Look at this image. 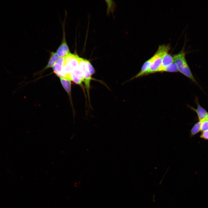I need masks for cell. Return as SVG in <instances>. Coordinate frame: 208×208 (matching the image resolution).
<instances>
[{
    "label": "cell",
    "instance_id": "9",
    "mask_svg": "<svg viewBox=\"0 0 208 208\" xmlns=\"http://www.w3.org/2000/svg\"><path fill=\"white\" fill-rule=\"evenodd\" d=\"M60 58L56 52H52L51 53L50 57L48 63L44 68L47 69L53 67Z\"/></svg>",
    "mask_w": 208,
    "mask_h": 208
},
{
    "label": "cell",
    "instance_id": "14",
    "mask_svg": "<svg viewBox=\"0 0 208 208\" xmlns=\"http://www.w3.org/2000/svg\"><path fill=\"white\" fill-rule=\"evenodd\" d=\"M86 65L90 75L92 76L95 73V70L90 62L88 60L85 59Z\"/></svg>",
    "mask_w": 208,
    "mask_h": 208
},
{
    "label": "cell",
    "instance_id": "7",
    "mask_svg": "<svg viewBox=\"0 0 208 208\" xmlns=\"http://www.w3.org/2000/svg\"><path fill=\"white\" fill-rule=\"evenodd\" d=\"M64 57H60L53 67L54 73L60 77H66V75L62 71Z\"/></svg>",
    "mask_w": 208,
    "mask_h": 208
},
{
    "label": "cell",
    "instance_id": "8",
    "mask_svg": "<svg viewBox=\"0 0 208 208\" xmlns=\"http://www.w3.org/2000/svg\"><path fill=\"white\" fill-rule=\"evenodd\" d=\"M174 62L173 57L168 53V52H166L163 57L161 65L157 72H162L165 68Z\"/></svg>",
    "mask_w": 208,
    "mask_h": 208
},
{
    "label": "cell",
    "instance_id": "2",
    "mask_svg": "<svg viewBox=\"0 0 208 208\" xmlns=\"http://www.w3.org/2000/svg\"><path fill=\"white\" fill-rule=\"evenodd\" d=\"M170 49L168 45H163L159 46L156 52L157 53V57L152 64L149 69L143 73L142 76L157 72L161 65L164 55Z\"/></svg>",
    "mask_w": 208,
    "mask_h": 208
},
{
    "label": "cell",
    "instance_id": "17",
    "mask_svg": "<svg viewBox=\"0 0 208 208\" xmlns=\"http://www.w3.org/2000/svg\"><path fill=\"white\" fill-rule=\"evenodd\" d=\"M206 119H207L208 120V115H207V118H206Z\"/></svg>",
    "mask_w": 208,
    "mask_h": 208
},
{
    "label": "cell",
    "instance_id": "16",
    "mask_svg": "<svg viewBox=\"0 0 208 208\" xmlns=\"http://www.w3.org/2000/svg\"><path fill=\"white\" fill-rule=\"evenodd\" d=\"M201 138L208 140V130L203 131L200 136Z\"/></svg>",
    "mask_w": 208,
    "mask_h": 208
},
{
    "label": "cell",
    "instance_id": "15",
    "mask_svg": "<svg viewBox=\"0 0 208 208\" xmlns=\"http://www.w3.org/2000/svg\"><path fill=\"white\" fill-rule=\"evenodd\" d=\"M200 129V131L203 132L208 130V120L206 119L201 122Z\"/></svg>",
    "mask_w": 208,
    "mask_h": 208
},
{
    "label": "cell",
    "instance_id": "4",
    "mask_svg": "<svg viewBox=\"0 0 208 208\" xmlns=\"http://www.w3.org/2000/svg\"><path fill=\"white\" fill-rule=\"evenodd\" d=\"M62 42L56 50V53L60 58L64 57L70 53V51L65 38V33L63 30Z\"/></svg>",
    "mask_w": 208,
    "mask_h": 208
},
{
    "label": "cell",
    "instance_id": "12",
    "mask_svg": "<svg viewBox=\"0 0 208 208\" xmlns=\"http://www.w3.org/2000/svg\"><path fill=\"white\" fill-rule=\"evenodd\" d=\"M201 122L199 121L196 123L190 131V136L192 137L200 131V126Z\"/></svg>",
    "mask_w": 208,
    "mask_h": 208
},
{
    "label": "cell",
    "instance_id": "5",
    "mask_svg": "<svg viewBox=\"0 0 208 208\" xmlns=\"http://www.w3.org/2000/svg\"><path fill=\"white\" fill-rule=\"evenodd\" d=\"M195 100L197 105L196 108H195L190 106H189V107L196 113L199 121L201 122L206 119L208 112L206 109L200 105L198 99L196 98Z\"/></svg>",
    "mask_w": 208,
    "mask_h": 208
},
{
    "label": "cell",
    "instance_id": "10",
    "mask_svg": "<svg viewBox=\"0 0 208 208\" xmlns=\"http://www.w3.org/2000/svg\"><path fill=\"white\" fill-rule=\"evenodd\" d=\"M60 80L64 88L69 94L71 92V80L66 77H60Z\"/></svg>",
    "mask_w": 208,
    "mask_h": 208
},
{
    "label": "cell",
    "instance_id": "13",
    "mask_svg": "<svg viewBox=\"0 0 208 208\" xmlns=\"http://www.w3.org/2000/svg\"><path fill=\"white\" fill-rule=\"evenodd\" d=\"M178 71L177 66L174 62L165 68L162 72H177Z\"/></svg>",
    "mask_w": 208,
    "mask_h": 208
},
{
    "label": "cell",
    "instance_id": "3",
    "mask_svg": "<svg viewBox=\"0 0 208 208\" xmlns=\"http://www.w3.org/2000/svg\"><path fill=\"white\" fill-rule=\"evenodd\" d=\"M79 65L82 70L84 78V82L89 100H90L89 90L92 76L88 71L85 62V59L79 58Z\"/></svg>",
    "mask_w": 208,
    "mask_h": 208
},
{
    "label": "cell",
    "instance_id": "11",
    "mask_svg": "<svg viewBox=\"0 0 208 208\" xmlns=\"http://www.w3.org/2000/svg\"><path fill=\"white\" fill-rule=\"evenodd\" d=\"M72 73L75 77L82 82L84 81V78L83 73L79 65L74 69Z\"/></svg>",
    "mask_w": 208,
    "mask_h": 208
},
{
    "label": "cell",
    "instance_id": "1",
    "mask_svg": "<svg viewBox=\"0 0 208 208\" xmlns=\"http://www.w3.org/2000/svg\"><path fill=\"white\" fill-rule=\"evenodd\" d=\"M184 49L183 48L179 53L173 56L174 62L177 65L179 72L193 82L198 84L194 77L186 60L185 53Z\"/></svg>",
    "mask_w": 208,
    "mask_h": 208
},
{
    "label": "cell",
    "instance_id": "6",
    "mask_svg": "<svg viewBox=\"0 0 208 208\" xmlns=\"http://www.w3.org/2000/svg\"><path fill=\"white\" fill-rule=\"evenodd\" d=\"M157 53L156 52L152 57L144 63L140 71L136 75L133 77L131 79L142 76L143 74L149 69L151 65L157 57Z\"/></svg>",
    "mask_w": 208,
    "mask_h": 208
}]
</instances>
